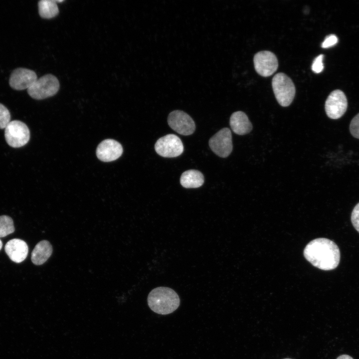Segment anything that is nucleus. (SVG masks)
<instances>
[{
	"mask_svg": "<svg viewBox=\"0 0 359 359\" xmlns=\"http://www.w3.org/2000/svg\"><path fill=\"white\" fill-rule=\"evenodd\" d=\"M304 255L314 266L326 271L337 268L340 261V252L338 245L325 238L310 241L304 250Z\"/></svg>",
	"mask_w": 359,
	"mask_h": 359,
	"instance_id": "obj_1",
	"label": "nucleus"
},
{
	"mask_svg": "<svg viewBox=\"0 0 359 359\" xmlns=\"http://www.w3.org/2000/svg\"><path fill=\"white\" fill-rule=\"evenodd\" d=\"M148 304L154 312L168 315L178 309L180 300L178 294L172 289L159 287L153 289L148 296Z\"/></svg>",
	"mask_w": 359,
	"mask_h": 359,
	"instance_id": "obj_2",
	"label": "nucleus"
},
{
	"mask_svg": "<svg viewBox=\"0 0 359 359\" xmlns=\"http://www.w3.org/2000/svg\"><path fill=\"white\" fill-rule=\"evenodd\" d=\"M272 86L279 104L283 107L289 106L295 95V87L292 80L285 74L278 73L273 78Z\"/></svg>",
	"mask_w": 359,
	"mask_h": 359,
	"instance_id": "obj_3",
	"label": "nucleus"
},
{
	"mask_svg": "<svg viewBox=\"0 0 359 359\" xmlns=\"http://www.w3.org/2000/svg\"><path fill=\"white\" fill-rule=\"evenodd\" d=\"M59 89L57 78L52 74H46L37 79L27 89V92L32 98L41 100L54 96Z\"/></svg>",
	"mask_w": 359,
	"mask_h": 359,
	"instance_id": "obj_4",
	"label": "nucleus"
},
{
	"mask_svg": "<svg viewBox=\"0 0 359 359\" xmlns=\"http://www.w3.org/2000/svg\"><path fill=\"white\" fill-rule=\"evenodd\" d=\"M4 136L8 145L13 148H19L28 143L30 132L24 123L14 120L10 121L5 127Z\"/></svg>",
	"mask_w": 359,
	"mask_h": 359,
	"instance_id": "obj_5",
	"label": "nucleus"
},
{
	"mask_svg": "<svg viewBox=\"0 0 359 359\" xmlns=\"http://www.w3.org/2000/svg\"><path fill=\"white\" fill-rule=\"evenodd\" d=\"M156 152L165 158H174L180 155L183 146L180 138L174 134H168L159 139L155 145Z\"/></svg>",
	"mask_w": 359,
	"mask_h": 359,
	"instance_id": "obj_6",
	"label": "nucleus"
},
{
	"mask_svg": "<svg viewBox=\"0 0 359 359\" xmlns=\"http://www.w3.org/2000/svg\"><path fill=\"white\" fill-rule=\"evenodd\" d=\"M348 101L345 93L340 90L332 91L328 96L325 105L327 115L332 119L342 117L347 111Z\"/></svg>",
	"mask_w": 359,
	"mask_h": 359,
	"instance_id": "obj_7",
	"label": "nucleus"
},
{
	"mask_svg": "<svg viewBox=\"0 0 359 359\" xmlns=\"http://www.w3.org/2000/svg\"><path fill=\"white\" fill-rule=\"evenodd\" d=\"M168 123L173 130L182 135H191L195 129L192 119L187 113L181 110L171 112L168 117Z\"/></svg>",
	"mask_w": 359,
	"mask_h": 359,
	"instance_id": "obj_8",
	"label": "nucleus"
},
{
	"mask_svg": "<svg viewBox=\"0 0 359 359\" xmlns=\"http://www.w3.org/2000/svg\"><path fill=\"white\" fill-rule=\"evenodd\" d=\"M211 150L221 158L228 157L232 150L231 131L227 128L221 129L209 140Z\"/></svg>",
	"mask_w": 359,
	"mask_h": 359,
	"instance_id": "obj_9",
	"label": "nucleus"
},
{
	"mask_svg": "<svg viewBox=\"0 0 359 359\" xmlns=\"http://www.w3.org/2000/svg\"><path fill=\"white\" fill-rule=\"evenodd\" d=\"M254 64L257 73L264 77L271 75L278 67L276 55L273 52L266 50L259 51L255 54Z\"/></svg>",
	"mask_w": 359,
	"mask_h": 359,
	"instance_id": "obj_10",
	"label": "nucleus"
},
{
	"mask_svg": "<svg viewBox=\"0 0 359 359\" xmlns=\"http://www.w3.org/2000/svg\"><path fill=\"white\" fill-rule=\"evenodd\" d=\"M37 79L36 74L34 71L24 68H18L11 73L9 83L12 88L21 90L28 89Z\"/></svg>",
	"mask_w": 359,
	"mask_h": 359,
	"instance_id": "obj_11",
	"label": "nucleus"
},
{
	"mask_svg": "<svg viewBox=\"0 0 359 359\" xmlns=\"http://www.w3.org/2000/svg\"><path fill=\"white\" fill-rule=\"evenodd\" d=\"M123 153L122 145L113 139H106L100 143L96 150L98 158L105 162L115 161Z\"/></svg>",
	"mask_w": 359,
	"mask_h": 359,
	"instance_id": "obj_12",
	"label": "nucleus"
},
{
	"mask_svg": "<svg viewBox=\"0 0 359 359\" xmlns=\"http://www.w3.org/2000/svg\"><path fill=\"white\" fill-rule=\"evenodd\" d=\"M5 251L10 259L15 263H20L26 258L28 248L27 244L20 239H12L8 241L4 247Z\"/></svg>",
	"mask_w": 359,
	"mask_h": 359,
	"instance_id": "obj_13",
	"label": "nucleus"
},
{
	"mask_svg": "<svg viewBox=\"0 0 359 359\" xmlns=\"http://www.w3.org/2000/svg\"><path fill=\"white\" fill-rule=\"evenodd\" d=\"M229 123L231 129L237 135L247 134L252 129L247 116L242 111L234 112L230 118Z\"/></svg>",
	"mask_w": 359,
	"mask_h": 359,
	"instance_id": "obj_14",
	"label": "nucleus"
},
{
	"mask_svg": "<svg viewBox=\"0 0 359 359\" xmlns=\"http://www.w3.org/2000/svg\"><path fill=\"white\" fill-rule=\"evenodd\" d=\"M52 253V247L47 240L38 242L33 249L31 256L32 263L36 265L44 263Z\"/></svg>",
	"mask_w": 359,
	"mask_h": 359,
	"instance_id": "obj_15",
	"label": "nucleus"
},
{
	"mask_svg": "<svg viewBox=\"0 0 359 359\" xmlns=\"http://www.w3.org/2000/svg\"><path fill=\"white\" fill-rule=\"evenodd\" d=\"M181 185L185 188H197L204 182L202 174L195 170H189L183 172L180 178Z\"/></svg>",
	"mask_w": 359,
	"mask_h": 359,
	"instance_id": "obj_16",
	"label": "nucleus"
},
{
	"mask_svg": "<svg viewBox=\"0 0 359 359\" xmlns=\"http://www.w3.org/2000/svg\"><path fill=\"white\" fill-rule=\"evenodd\" d=\"M38 12L43 18L49 19L56 16L59 9L55 0H41L38 3Z\"/></svg>",
	"mask_w": 359,
	"mask_h": 359,
	"instance_id": "obj_17",
	"label": "nucleus"
},
{
	"mask_svg": "<svg viewBox=\"0 0 359 359\" xmlns=\"http://www.w3.org/2000/svg\"><path fill=\"white\" fill-rule=\"evenodd\" d=\"M15 230L12 218L7 215L0 216V237H5Z\"/></svg>",
	"mask_w": 359,
	"mask_h": 359,
	"instance_id": "obj_18",
	"label": "nucleus"
},
{
	"mask_svg": "<svg viewBox=\"0 0 359 359\" xmlns=\"http://www.w3.org/2000/svg\"><path fill=\"white\" fill-rule=\"evenodd\" d=\"M10 114L6 107L0 103V129H5L9 123Z\"/></svg>",
	"mask_w": 359,
	"mask_h": 359,
	"instance_id": "obj_19",
	"label": "nucleus"
},
{
	"mask_svg": "<svg viewBox=\"0 0 359 359\" xmlns=\"http://www.w3.org/2000/svg\"><path fill=\"white\" fill-rule=\"evenodd\" d=\"M350 131L353 137L359 139V113L352 120L350 125Z\"/></svg>",
	"mask_w": 359,
	"mask_h": 359,
	"instance_id": "obj_20",
	"label": "nucleus"
},
{
	"mask_svg": "<svg viewBox=\"0 0 359 359\" xmlns=\"http://www.w3.org/2000/svg\"><path fill=\"white\" fill-rule=\"evenodd\" d=\"M323 58L324 55L320 54L314 59L312 65V69L314 72L319 73L323 71L324 69Z\"/></svg>",
	"mask_w": 359,
	"mask_h": 359,
	"instance_id": "obj_21",
	"label": "nucleus"
},
{
	"mask_svg": "<svg viewBox=\"0 0 359 359\" xmlns=\"http://www.w3.org/2000/svg\"><path fill=\"white\" fill-rule=\"evenodd\" d=\"M351 219L354 228L359 233V202L354 208Z\"/></svg>",
	"mask_w": 359,
	"mask_h": 359,
	"instance_id": "obj_22",
	"label": "nucleus"
},
{
	"mask_svg": "<svg viewBox=\"0 0 359 359\" xmlns=\"http://www.w3.org/2000/svg\"><path fill=\"white\" fill-rule=\"evenodd\" d=\"M338 41V37L335 34H330L327 36L322 43L323 48H329L335 45Z\"/></svg>",
	"mask_w": 359,
	"mask_h": 359,
	"instance_id": "obj_23",
	"label": "nucleus"
},
{
	"mask_svg": "<svg viewBox=\"0 0 359 359\" xmlns=\"http://www.w3.org/2000/svg\"><path fill=\"white\" fill-rule=\"evenodd\" d=\"M337 359H354L352 357L348 355H342L338 357Z\"/></svg>",
	"mask_w": 359,
	"mask_h": 359,
	"instance_id": "obj_24",
	"label": "nucleus"
},
{
	"mask_svg": "<svg viewBox=\"0 0 359 359\" xmlns=\"http://www.w3.org/2000/svg\"><path fill=\"white\" fill-rule=\"evenodd\" d=\"M2 246V243L1 241V240L0 239V250L1 249Z\"/></svg>",
	"mask_w": 359,
	"mask_h": 359,
	"instance_id": "obj_25",
	"label": "nucleus"
},
{
	"mask_svg": "<svg viewBox=\"0 0 359 359\" xmlns=\"http://www.w3.org/2000/svg\"></svg>",
	"mask_w": 359,
	"mask_h": 359,
	"instance_id": "obj_26",
	"label": "nucleus"
}]
</instances>
